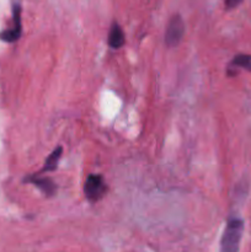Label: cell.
Masks as SVG:
<instances>
[{
	"instance_id": "1",
	"label": "cell",
	"mask_w": 251,
	"mask_h": 252,
	"mask_svg": "<svg viewBox=\"0 0 251 252\" xmlns=\"http://www.w3.org/2000/svg\"><path fill=\"white\" fill-rule=\"evenodd\" d=\"M244 220L239 217H230L226 221L225 229L221 235L219 252H239L244 234Z\"/></svg>"
},
{
	"instance_id": "2",
	"label": "cell",
	"mask_w": 251,
	"mask_h": 252,
	"mask_svg": "<svg viewBox=\"0 0 251 252\" xmlns=\"http://www.w3.org/2000/svg\"><path fill=\"white\" fill-rule=\"evenodd\" d=\"M84 193L90 203H96L107 193V185L101 175H89L84 186Z\"/></svg>"
},
{
	"instance_id": "3",
	"label": "cell",
	"mask_w": 251,
	"mask_h": 252,
	"mask_svg": "<svg viewBox=\"0 0 251 252\" xmlns=\"http://www.w3.org/2000/svg\"><path fill=\"white\" fill-rule=\"evenodd\" d=\"M12 6V26L0 32V39L7 43L16 42L21 36V1L11 0Z\"/></svg>"
},
{
	"instance_id": "4",
	"label": "cell",
	"mask_w": 251,
	"mask_h": 252,
	"mask_svg": "<svg viewBox=\"0 0 251 252\" xmlns=\"http://www.w3.org/2000/svg\"><path fill=\"white\" fill-rule=\"evenodd\" d=\"M185 34L184 20L180 15H174L169 21L165 33V43L167 47H176L181 43Z\"/></svg>"
},
{
	"instance_id": "5",
	"label": "cell",
	"mask_w": 251,
	"mask_h": 252,
	"mask_svg": "<svg viewBox=\"0 0 251 252\" xmlns=\"http://www.w3.org/2000/svg\"><path fill=\"white\" fill-rule=\"evenodd\" d=\"M25 182H29V184L36 186L47 197L54 196L57 192V185L48 177H42L39 175H31V176H27L25 179Z\"/></svg>"
},
{
	"instance_id": "6",
	"label": "cell",
	"mask_w": 251,
	"mask_h": 252,
	"mask_svg": "<svg viewBox=\"0 0 251 252\" xmlns=\"http://www.w3.org/2000/svg\"><path fill=\"white\" fill-rule=\"evenodd\" d=\"M126 38L123 30L121 29L117 22H113L111 26L110 32H108V46L113 49H118L125 44Z\"/></svg>"
},
{
	"instance_id": "7",
	"label": "cell",
	"mask_w": 251,
	"mask_h": 252,
	"mask_svg": "<svg viewBox=\"0 0 251 252\" xmlns=\"http://www.w3.org/2000/svg\"><path fill=\"white\" fill-rule=\"evenodd\" d=\"M62 153H63V148L57 147L56 149L49 154V157L46 159V162H44V166L42 171H47V172L54 171V170L58 167V162L59 160H61Z\"/></svg>"
},
{
	"instance_id": "8",
	"label": "cell",
	"mask_w": 251,
	"mask_h": 252,
	"mask_svg": "<svg viewBox=\"0 0 251 252\" xmlns=\"http://www.w3.org/2000/svg\"><path fill=\"white\" fill-rule=\"evenodd\" d=\"M231 65L251 71V56L250 54H238V56L234 57Z\"/></svg>"
},
{
	"instance_id": "9",
	"label": "cell",
	"mask_w": 251,
	"mask_h": 252,
	"mask_svg": "<svg viewBox=\"0 0 251 252\" xmlns=\"http://www.w3.org/2000/svg\"><path fill=\"white\" fill-rule=\"evenodd\" d=\"M243 0H225V5L228 9H234V7L238 6Z\"/></svg>"
}]
</instances>
